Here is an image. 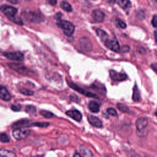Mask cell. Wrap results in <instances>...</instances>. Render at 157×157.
<instances>
[{"mask_svg":"<svg viewBox=\"0 0 157 157\" xmlns=\"http://www.w3.org/2000/svg\"><path fill=\"white\" fill-rule=\"evenodd\" d=\"M155 1H156V2H157V0H155Z\"/></svg>","mask_w":157,"mask_h":157,"instance_id":"b9f144b4","label":"cell"},{"mask_svg":"<svg viewBox=\"0 0 157 157\" xmlns=\"http://www.w3.org/2000/svg\"><path fill=\"white\" fill-rule=\"evenodd\" d=\"M73 157H81V155H80V153H77V152H76V153H74V155Z\"/></svg>","mask_w":157,"mask_h":157,"instance_id":"74e56055","label":"cell"},{"mask_svg":"<svg viewBox=\"0 0 157 157\" xmlns=\"http://www.w3.org/2000/svg\"><path fill=\"white\" fill-rule=\"evenodd\" d=\"M25 111L28 113H33L36 112V107L33 105H28L25 107Z\"/></svg>","mask_w":157,"mask_h":157,"instance_id":"f1b7e54d","label":"cell"},{"mask_svg":"<svg viewBox=\"0 0 157 157\" xmlns=\"http://www.w3.org/2000/svg\"><path fill=\"white\" fill-rule=\"evenodd\" d=\"M80 153L82 157H93V154L91 150L85 145H81L80 147Z\"/></svg>","mask_w":157,"mask_h":157,"instance_id":"ac0fdd59","label":"cell"},{"mask_svg":"<svg viewBox=\"0 0 157 157\" xmlns=\"http://www.w3.org/2000/svg\"><path fill=\"white\" fill-rule=\"evenodd\" d=\"M108 2L110 4H113L115 2V0H108Z\"/></svg>","mask_w":157,"mask_h":157,"instance_id":"ab89813d","label":"cell"},{"mask_svg":"<svg viewBox=\"0 0 157 157\" xmlns=\"http://www.w3.org/2000/svg\"><path fill=\"white\" fill-rule=\"evenodd\" d=\"M101 106V103L96 101H91L88 104L89 110L93 113H98L99 111Z\"/></svg>","mask_w":157,"mask_h":157,"instance_id":"e0dca14e","label":"cell"},{"mask_svg":"<svg viewBox=\"0 0 157 157\" xmlns=\"http://www.w3.org/2000/svg\"><path fill=\"white\" fill-rule=\"evenodd\" d=\"M117 24H118V26L120 28H121L124 29V28H126V23H125L123 21L120 20V19H118V20H117Z\"/></svg>","mask_w":157,"mask_h":157,"instance_id":"1f68e13d","label":"cell"},{"mask_svg":"<svg viewBox=\"0 0 157 157\" xmlns=\"http://www.w3.org/2000/svg\"><path fill=\"white\" fill-rule=\"evenodd\" d=\"M119 6L125 11L128 12L131 6V4L129 0H119L118 2Z\"/></svg>","mask_w":157,"mask_h":157,"instance_id":"d6986e66","label":"cell"},{"mask_svg":"<svg viewBox=\"0 0 157 157\" xmlns=\"http://www.w3.org/2000/svg\"><path fill=\"white\" fill-rule=\"evenodd\" d=\"M79 45L82 50L88 52L91 50L92 44L89 38L86 37H83L79 40Z\"/></svg>","mask_w":157,"mask_h":157,"instance_id":"30bf717a","label":"cell"},{"mask_svg":"<svg viewBox=\"0 0 157 157\" xmlns=\"http://www.w3.org/2000/svg\"><path fill=\"white\" fill-rule=\"evenodd\" d=\"M107 112L109 115H112V116H113V117L117 116V111L115 110V109H113V108H111V107L108 108V109H107Z\"/></svg>","mask_w":157,"mask_h":157,"instance_id":"f546056e","label":"cell"},{"mask_svg":"<svg viewBox=\"0 0 157 157\" xmlns=\"http://www.w3.org/2000/svg\"><path fill=\"white\" fill-rule=\"evenodd\" d=\"M96 32L97 33V35L99 36V37L101 39L102 42H105L107 40L109 39L108 34L105 31L101 29H97L96 30Z\"/></svg>","mask_w":157,"mask_h":157,"instance_id":"ffe728a7","label":"cell"},{"mask_svg":"<svg viewBox=\"0 0 157 157\" xmlns=\"http://www.w3.org/2000/svg\"><path fill=\"white\" fill-rule=\"evenodd\" d=\"M154 35H155V40L157 43V31H155L154 33Z\"/></svg>","mask_w":157,"mask_h":157,"instance_id":"f35d334b","label":"cell"},{"mask_svg":"<svg viewBox=\"0 0 157 157\" xmlns=\"http://www.w3.org/2000/svg\"><path fill=\"white\" fill-rule=\"evenodd\" d=\"M87 119L88 122L94 127L99 128L102 126V123L100 119L95 116H93L92 115H88L87 117Z\"/></svg>","mask_w":157,"mask_h":157,"instance_id":"7c38bea8","label":"cell"},{"mask_svg":"<svg viewBox=\"0 0 157 157\" xmlns=\"http://www.w3.org/2000/svg\"><path fill=\"white\" fill-rule=\"evenodd\" d=\"M10 108L14 112H18L21 110V106L20 104H12L10 106Z\"/></svg>","mask_w":157,"mask_h":157,"instance_id":"4dcf8cb0","label":"cell"},{"mask_svg":"<svg viewBox=\"0 0 157 157\" xmlns=\"http://www.w3.org/2000/svg\"><path fill=\"white\" fill-rule=\"evenodd\" d=\"M4 56L10 60H14L17 61H21L24 59V55L20 52H4Z\"/></svg>","mask_w":157,"mask_h":157,"instance_id":"8992f818","label":"cell"},{"mask_svg":"<svg viewBox=\"0 0 157 157\" xmlns=\"http://www.w3.org/2000/svg\"><path fill=\"white\" fill-rule=\"evenodd\" d=\"M117 107L118 108V109L119 110H120L121 112H124V113H128L129 112V108L124 104H121V103H118L117 104Z\"/></svg>","mask_w":157,"mask_h":157,"instance_id":"cb8c5ba5","label":"cell"},{"mask_svg":"<svg viewBox=\"0 0 157 157\" xmlns=\"http://www.w3.org/2000/svg\"><path fill=\"white\" fill-rule=\"evenodd\" d=\"M61 7L64 10L68 12H71L72 10V8L71 6L70 5V4H69L66 1H62L61 3Z\"/></svg>","mask_w":157,"mask_h":157,"instance_id":"603a6c76","label":"cell"},{"mask_svg":"<svg viewBox=\"0 0 157 157\" xmlns=\"http://www.w3.org/2000/svg\"><path fill=\"white\" fill-rule=\"evenodd\" d=\"M68 83V85H69V86L71 88H72V89L76 90L77 92H78L79 93L85 96H87V97H90V98H98V96L93 93H91V92H90V91H88L80 87H79L78 85H77L76 84L74 83L73 82H67Z\"/></svg>","mask_w":157,"mask_h":157,"instance_id":"5b68a950","label":"cell"},{"mask_svg":"<svg viewBox=\"0 0 157 157\" xmlns=\"http://www.w3.org/2000/svg\"><path fill=\"white\" fill-rule=\"evenodd\" d=\"M151 25L154 28H157V15H155L151 20Z\"/></svg>","mask_w":157,"mask_h":157,"instance_id":"d6a6232c","label":"cell"},{"mask_svg":"<svg viewBox=\"0 0 157 157\" xmlns=\"http://www.w3.org/2000/svg\"><path fill=\"white\" fill-rule=\"evenodd\" d=\"M106 157H110V156H106Z\"/></svg>","mask_w":157,"mask_h":157,"instance_id":"7bdbcfd3","label":"cell"},{"mask_svg":"<svg viewBox=\"0 0 157 157\" xmlns=\"http://www.w3.org/2000/svg\"><path fill=\"white\" fill-rule=\"evenodd\" d=\"M0 157H16V155L9 150L0 149Z\"/></svg>","mask_w":157,"mask_h":157,"instance_id":"44dd1931","label":"cell"},{"mask_svg":"<svg viewBox=\"0 0 157 157\" xmlns=\"http://www.w3.org/2000/svg\"><path fill=\"white\" fill-rule=\"evenodd\" d=\"M39 113L43 116L44 117L46 118H52V117H53V113L49 112V111H46V110H40Z\"/></svg>","mask_w":157,"mask_h":157,"instance_id":"4316f807","label":"cell"},{"mask_svg":"<svg viewBox=\"0 0 157 157\" xmlns=\"http://www.w3.org/2000/svg\"><path fill=\"white\" fill-rule=\"evenodd\" d=\"M19 91L22 93L24 95H26V96H31L33 94H34V91L29 90L28 89L25 88H19Z\"/></svg>","mask_w":157,"mask_h":157,"instance_id":"484cf974","label":"cell"},{"mask_svg":"<svg viewBox=\"0 0 157 157\" xmlns=\"http://www.w3.org/2000/svg\"><path fill=\"white\" fill-rule=\"evenodd\" d=\"M0 10L9 18L15 17L17 13V9L12 6L2 5L0 7Z\"/></svg>","mask_w":157,"mask_h":157,"instance_id":"52a82bcc","label":"cell"},{"mask_svg":"<svg viewBox=\"0 0 157 157\" xmlns=\"http://www.w3.org/2000/svg\"><path fill=\"white\" fill-rule=\"evenodd\" d=\"M31 133L30 130L25 128H17L12 131L13 137L17 140H21L26 138Z\"/></svg>","mask_w":157,"mask_h":157,"instance_id":"3957f363","label":"cell"},{"mask_svg":"<svg viewBox=\"0 0 157 157\" xmlns=\"http://www.w3.org/2000/svg\"><path fill=\"white\" fill-rule=\"evenodd\" d=\"M8 66L13 70L23 75H28L29 71L25 66L17 63H9Z\"/></svg>","mask_w":157,"mask_h":157,"instance_id":"ba28073f","label":"cell"},{"mask_svg":"<svg viewBox=\"0 0 157 157\" xmlns=\"http://www.w3.org/2000/svg\"><path fill=\"white\" fill-rule=\"evenodd\" d=\"M9 2H10V3H12V4H17L18 2V0H7Z\"/></svg>","mask_w":157,"mask_h":157,"instance_id":"8d00e7d4","label":"cell"},{"mask_svg":"<svg viewBox=\"0 0 157 157\" xmlns=\"http://www.w3.org/2000/svg\"><path fill=\"white\" fill-rule=\"evenodd\" d=\"M66 114L76 121H80L82 118L81 113L77 110H68L66 112Z\"/></svg>","mask_w":157,"mask_h":157,"instance_id":"4fadbf2b","label":"cell"},{"mask_svg":"<svg viewBox=\"0 0 157 157\" xmlns=\"http://www.w3.org/2000/svg\"><path fill=\"white\" fill-rule=\"evenodd\" d=\"M23 15L26 20L30 22L34 23H39L43 20V16L42 14L39 13L37 12L29 11V12H24L23 13Z\"/></svg>","mask_w":157,"mask_h":157,"instance_id":"7a4b0ae2","label":"cell"},{"mask_svg":"<svg viewBox=\"0 0 157 157\" xmlns=\"http://www.w3.org/2000/svg\"><path fill=\"white\" fill-rule=\"evenodd\" d=\"M0 141L3 143L9 142L10 139L6 133H0Z\"/></svg>","mask_w":157,"mask_h":157,"instance_id":"83f0119b","label":"cell"},{"mask_svg":"<svg viewBox=\"0 0 157 157\" xmlns=\"http://www.w3.org/2000/svg\"><path fill=\"white\" fill-rule=\"evenodd\" d=\"M57 25L63 29V33L67 36H71L74 32L75 27L74 25L68 21L61 20L59 21Z\"/></svg>","mask_w":157,"mask_h":157,"instance_id":"6da1fadb","label":"cell"},{"mask_svg":"<svg viewBox=\"0 0 157 157\" xmlns=\"http://www.w3.org/2000/svg\"><path fill=\"white\" fill-rule=\"evenodd\" d=\"M0 98L5 101H9L11 99V96L9 91L2 85H0Z\"/></svg>","mask_w":157,"mask_h":157,"instance_id":"5bb4252c","label":"cell"},{"mask_svg":"<svg viewBox=\"0 0 157 157\" xmlns=\"http://www.w3.org/2000/svg\"><path fill=\"white\" fill-rule=\"evenodd\" d=\"M132 98L134 101H139L140 98V91H139V88L136 85H135L133 88V93H132Z\"/></svg>","mask_w":157,"mask_h":157,"instance_id":"7402d4cb","label":"cell"},{"mask_svg":"<svg viewBox=\"0 0 157 157\" xmlns=\"http://www.w3.org/2000/svg\"><path fill=\"white\" fill-rule=\"evenodd\" d=\"M49 2L50 4H52V6H55L57 3V0H49Z\"/></svg>","mask_w":157,"mask_h":157,"instance_id":"d590c367","label":"cell"},{"mask_svg":"<svg viewBox=\"0 0 157 157\" xmlns=\"http://www.w3.org/2000/svg\"><path fill=\"white\" fill-rule=\"evenodd\" d=\"M49 125L48 123L47 122H36L29 124V126H37L40 128H45Z\"/></svg>","mask_w":157,"mask_h":157,"instance_id":"d4e9b609","label":"cell"},{"mask_svg":"<svg viewBox=\"0 0 157 157\" xmlns=\"http://www.w3.org/2000/svg\"><path fill=\"white\" fill-rule=\"evenodd\" d=\"M155 115L157 117V110L155 112Z\"/></svg>","mask_w":157,"mask_h":157,"instance_id":"60d3db41","label":"cell"},{"mask_svg":"<svg viewBox=\"0 0 157 157\" xmlns=\"http://www.w3.org/2000/svg\"><path fill=\"white\" fill-rule=\"evenodd\" d=\"M29 121L27 119H23L18 120L14 123L12 124V127L14 129L24 128V127H29Z\"/></svg>","mask_w":157,"mask_h":157,"instance_id":"2e32d148","label":"cell"},{"mask_svg":"<svg viewBox=\"0 0 157 157\" xmlns=\"http://www.w3.org/2000/svg\"><path fill=\"white\" fill-rule=\"evenodd\" d=\"M69 98H70L71 100V101H72L78 102V97H77V96L74 95V94H72V95H71Z\"/></svg>","mask_w":157,"mask_h":157,"instance_id":"e575fe53","label":"cell"},{"mask_svg":"<svg viewBox=\"0 0 157 157\" xmlns=\"http://www.w3.org/2000/svg\"><path fill=\"white\" fill-rule=\"evenodd\" d=\"M109 74L110 78L114 81H123L127 78L126 74L117 72L114 70H110Z\"/></svg>","mask_w":157,"mask_h":157,"instance_id":"8fae6325","label":"cell"},{"mask_svg":"<svg viewBox=\"0 0 157 157\" xmlns=\"http://www.w3.org/2000/svg\"><path fill=\"white\" fill-rule=\"evenodd\" d=\"M148 124V120L146 117H142L137 118L136 121L137 132H138L139 134H140V133L142 134L143 132L145 130Z\"/></svg>","mask_w":157,"mask_h":157,"instance_id":"277c9868","label":"cell"},{"mask_svg":"<svg viewBox=\"0 0 157 157\" xmlns=\"http://www.w3.org/2000/svg\"><path fill=\"white\" fill-rule=\"evenodd\" d=\"M120 50H121V52H128L129 50V47L128 45H124L122 47L121 49H120Z\"/></svg>","mask_w":157,"mask_h":157,"instance_id":"836d02e7","label":"cell"},{"mask_svg":"<svg viewBox=\"0 0 157 157\" xmlns=\"http://www.w3.org/2000/svg\"><path fill=\"white\" fill-rule=\"evenodd\" d=\"M92 17L95 21L98 23H101L104 21L105 15L104 13L99 10H94L92 12Z\"/></svg>","mask_w":157,"mask_h":157,"instance_id":"9a60e30c","label":"cell"},{"mask_svg":"<svg viewBox=\"0 0 157 157\" xmlns=\"http://www.w3.org/2000/svg\"><path fill=\"white\" fill-rule=\"evenodd\" d=\"M105 45L111 50L115 52H119L120 51V46L116 39H113L112 40H107L104 42Z\"/></svg>","mask_w":157,"mask_h":157,"instance_id":"9c48e42d","label":"cell"}]
</instances>
